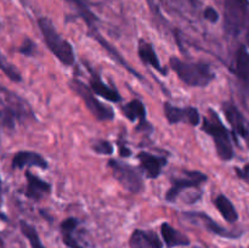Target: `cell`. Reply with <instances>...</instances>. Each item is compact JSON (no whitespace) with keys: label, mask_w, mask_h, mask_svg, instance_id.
<instances>
[{"label":"cell","mask_w":249,"mask_h":248,"mask_svg":"<svg viewBox=\"0 0 249 248\" xmlns=\"http://www.w3.org/2000/svg\"><path fill=\"white\" fill-rule=\"evenodd\" d=\"M170 67L178 78L189 87L204 88L215 79V73L208 63L187 62L179 57H172Z\"/></svg>","instance_id":"obj_1"},{"label":"cell","mask_w":249,"mask_h":248,"mask_svg":"<svg viewBox=\"0 0 249 248\" xmlns=\"http://www.w3.org/2000/svg\"><path fill=\"white\" fill-rule=\"evenodd\" d=\"M202 130L206 131L209 136L213 138L216 153L221 160L226 162V160L232 159L235 153H233L230 133L214 109H208V116L204 117L202 121Z\"/></svg>","instance_id":"obj_2"},{"label":"cell","mask_w":249,"mask_h":248,"mask_svg":"<svg viewBox=\"0 0 249 248\" xmlns=\"http://www.w3.org/2000/svg\"><path fill=\"white\" fill-rule=\"evenodd\" d=\"M38 24L39 29L43 34L44 41L49 50L53 53V55L56 56V58L65 66L74 65L75 53L72 44L61 36V34L56 31L53 22L46 17H43L39 19Z\"/></svg>","instance_id":"obj_3"},{"label":"cell","mask_w":249,"mask_h":248,"mask_svg":"<svg viewBox=\"0 0 249 248\" xmlns=\"http://www.w3.org/2000/svg\"><path fill=\"white\" fill-rule=\"evenodd\" d=\"M70 88L84 101L87 108L97 121L108 122L114 118L113 109L99 101L94 92L90 90L89 85H85V83H83L82 80L73 78L72 80H70Z\"/></svg>","instance_id":"obj_4"},{"label":"cell","mask_w":249,"mask_h":248,"mask_svg":"<svg viewBox=\"0 0 249 248\" xmlns=\"http://www.w3.org/2000/svg\"><path fill=\"white\" fill-rule=\"evenodd\" d=\"M108 168L111 169L114 179L122 185L125 190L139 194L143 189L142 175L138 168L129 165L126 163L121 162L118 159H109L107 163Z\"/></svg>","instance_id":"obj_5"},{"label":"cell","mask_w":249,"mask_h":248,"mask_svg":"<svg viewBox=\"0 0 249 248\" xmlns=\"http://www.w3.org/2000/svg\"><path fill=\"white\" fill-rule=\"evenodd\" d=\"M248 21V7L246 0H225V26L226 32L238 35L245 29Z\"/></svg>","instance_id":"obj_6"},{"label":"cell","mask_w":249,"mask_h":248,"mask_svg":"<svg viewBox=\"0 0 249 248\" xmlns=\"http://www.w3.org/2000/svg\"><path fill=\"white\" fill-rule=\"evenodd\" d=\"M207 179H208L207 175L204 173L198 172V170L184 172V175H181L180 177H174L172 180V186L165 194V199L168 202H174L184 190L196 189V187L204 184Z\"/></svg>","instance_id":"obj_7"},{"label":"cell","mask_w":249,"mask_h":248,"mask_svg":"<svg viewBox=\"0 0 249 248\" xmlns=\"http://www.w3.org/2000/svg\"><path fill=\"white\" fill-rule=\"evenodd\" d=\"M163 109L165 118L170 124L187 123L192 126H197L201 123V114L195 107H177L169 102H165Z\"/></svg>","instance_id":"obj_8"},{"label":"cell","mask_w":249,"mask_h":248,"mask_svg":"<svg viewBox=\"0 0 249 248\" xmlns=\"http://www.w3.org/2000/svg\"><path fill=\"white\" fill-rule=\"evenodd\" d=\"M223 111L226 119L230 123L232 131L237 136H241L245 140H249V128L245 116L241 113L240 109L231 102H224Z\"/></svg>","instance_id":"obj_9"},{"label":"cell","mask_w":249,"mask_h":248,"mask_svg":"<svg viewBox=\"0 0 249 248\" xmlns=\"http://www.w3.org/2000/svg\"><path fill=\"white\" fill-rule=\"evenodd\" d=\"M184 215L186 216L187 219H190L191 223H198L199 221V224L203 225L204 229H207L209 232L214 233V235H218L226 238H237L241 236L240 232H233V231H230L228 230V229L220 226L218 223H215L211 216H208L204 213H199V212H186Z\"/></svg>","instance_id":"obj_10"},{"label":"cell","mask_w":249,"mask_h":248,"mask_svg":"<svg viewBox=\"0 0 249 248\" xmlns=\"http://www.w3.org/2000/svg\"><path fill=\"white\" fill-rule=\"evenodd\" d=\"M140 167L145 172L146 177L150 179H157L162 174L163 168L167 164V159L162 156H156L148 152H140L138 155Z\"/></svg>","instance_id":"obj_11"},{"label":"cell","mask_w":249,"mask_h":248,"mask_svg":"<svg viewBox=\"0 0 249 248\" xmlns=\"http://www.w3.org/2000/svg\"><path fill=\"white\" fill-rule=\"evenodd\" d=\"M130 248H163V242L155 231L134 230L129 238Z\"/></svg>","instance_id":"obj_12"},{"label":"cell","mask_w":249,"mask_h":248,"mask_svg":"<svg viewBox=\"0 0 249 248\" xmlns=\"http://www.w3.org/2000/svg\"><path fill=\"white\" fill-rule=\"evenodd\" d=\"M24 167H36L46 169L49 167L48 160L39 153L33 151H19L12 158V168L22 169Z\"/></svg>","instance_id":"obj_13"},{"label":"cell","mask_w":249,"mask_h":248,"mask_svg":"<svg viewBox=\"0 0 249 248\" xmlns=\"http://www.w3.org/2000/svg\"><path fill=\"white\" fill-rule=\"evenodd\" d=\"M27 187H26V196L34 202H38L43 198L44 196L50 194L51 185L49 182L44 181L36 175L32 174L31 172H26Z\"/></svg>","instance_id":"obj_14"},{"label":"cell","mask_w":249,"mask_h":248,"mask_svg":"<svg viewBox=\"0 0 249 248\" xmlns=\"http://www.w3.org/2000/svg\"><path fill=\"white\" fill-rule=\"evenodd\" d=\"M89 88L95 95L104 97L105 100L113 104H118L122 101V96L116 88H111L101 80V78L96 73L91 72V77L89 79Z\"/></svg>","instance_id":"obj_15"},{"label":"cell","mask_w":249,"mask_h":248,"mask_svg":"<svg viewBox=\"0 0 249 248\" xmlns=\"http://www.w3.org/2000/svg\"><path fill=\"white\" fill-rule=\"evenodd\" d=\"M138 53L140 56V60L142 61L145 65H150L151 67L155 68L156 71L160 73V74L167 75V71L162 67L160 65V61L158 58L157 53H156L155 49H153V45L148 41L143 40V39H140L138 46Z\"/></svg>","instance_id":"obj_16"},{"label":"cell","mask_w":249,"mask_h":248,"mask_svg":"<svg viewBox=\"0 0 249 248\" xmlns=\"http://www.w3.org/2000/svg\"><path fill=\"white\" fill-rule=\"evenodd\" d=\"M160 232H162L163 241H164L168 248L179 247V246L184 247V246L190 245L189 237L175 228H173L170 224L163 223L162 226H160Z\"/></svg>","instance_id":"obj_17"},{"label":"cell","mask_w":249,"mask_h":248,"mask_svg":"<svg viewBox=\"0 0 249 248\" xmlns=\"http://www.w3.org/2000/svg\"><path fill=\"white\" fill-rule=\"evenodd\" d=\"M122 112L130 122L139 121L140 126L148 125L147 121H146V107L140 100H133L122 106Z\"/></svg>","instance_id":"obj_18"},{"label":"cell","mask_w":249,"mask_h":248,"mask_svg":"<svg viewBox=\"0 0 249 248\" xmlns=\"http://www.w3.org/2000/svg\"><path fill=\"white\" fill-rule=\"evenodd\" d=\"M90 34H91V35H92V38H94V39H96V40H97V43H99L100 45H101L102 48H104L105 50H106L107 53H109V56H112V57H113L114 60H116V62H117V63H119V65H121L122 67H124V68H125V70L128 71V72H130L131 74H134V75H135V77L138 78V79L142 80V77H141V75H140V73H139V72H136V71L134 70L133 67H130V65H129V63L126 62L125 60H124V57H123V56H122L121 53H119L118 51L116 50V49H114V46H112L111 44L108 43V41H107V40H105V39L102 38V36L100 35V34L97 33L96 31H94V32H92V33H90Z\"/></svg>","instance_id":"obj_19"},{"label":"cell","mask_w":249,"mask_h":248,"mask_svg":"<svg viewBox=\"0 0 249 248\" xmlns=\"http://www.w3.org/2000/svg\"><path fill=\"white\" fill-rule=\"evenodd\" d=\"M78 219L75 218H67L61 223V233H62L63 243L67 246L68 248H84L77 238L74 237V231L78 226Z\"/></svg>","instance_id":"obj_20"},{"label":"cell","mask_w":249,"mask_h":248,"mask_svg":"<svg viewBox=\"0 0 249 248\" xmlns=\"http://www.w3.org/2000/svg\"><path fill=\"white\" fill-rule=\"evenodd\" d=\"M214 204H215L216 209L219 213L221 214L224 219L229 223H235L238 220V213L236 211L235 206L232 202L225 196V195H219L215 199H214Z\"/></svg>","instance_id":"obj_21"},{"label":"cell","mask_w":249,"mask_h":248,"mask_svg":"<svg viewBox=\"0 0 249 248\" xmlns=\"http://www.w3.org/2000/svg\"><path fill=\"white\" fill-rule=\"evenodd\" d=\"M235 73L243 82L249 83V53L245 48H240L236 53Z\"/></svg>","instance_id":"obj_22"},{"label":"cell","mask_w":249,"mask_h":248,"mask_svg":"<svg viewBox=\"0 0 249 248\" xmlns=\"http://www.w3.org/2000/svg\"><path fill=\"white\" fill-rule=\"evenodd\" d=\"M19 228H21V231L24 235V237L31 243V248H45L43 246V243H41L38 232H36V228L33 225L28 224L27 221L22 220L19 223Z\"/></svg>","instance_id":"obj_23"},{"label":"cell","mask_w":249,"mask_h":248,"mask_svg":"<svg viewBox=\"0 0 249 248\" xmlns=\"http://www.w3.org/2000/svg\"><path fill=\"white\" fill-rule=\"evenodd\" d=\"M0 70H1L2 72L5 73V75H6L10 80H12V82L18 83L22 80L19 71L5 58V56L2 55L1 51H0Z\"/></svg>","instance_id":"obj_24"},{"label":"cell","mask_w":249,"mask_h":248,"mask_svg":"<svg viewBox=\"0 0 249 248\" xmlns=\"http://www.w3.org/2000/svg\"><path fill=\"white\" fill-rule=\"evenodd\" d=\"M92 150L97 155H112L114 151V146L107 140H96L92 142Z\"/></svg>","instance_id":"obj_25"},{"label":"cell","mask_w":249,"mask_h":248,"mask_svg":"<svg viewBox=\"0 0 249 248\" xmlns=\"http://www.w3.org/2000/svg\"><path fill=\"white\" fill-rule=\"evenodd\" d=\"M36 44H34V41L32 40V39L29 38H26L23 40V43L21 44V46H19L18 49V53H22V55L27 56V57H31V56H33L34 53H36Z\"/></svg>","instance_id":"obj_26"},{"label":"cell","mask_w":249,"mask_h":248,"mask_svg":"<svg viewBox=\"0 0 249 248\" xmlns=\"http://www.w3.org/2000/svg\"><path fill=\"white\" fill-rule=\"evenodd\" d=\"M203 16L207 21L212 22V23H216L219 21V14L215 9L213 7H207L203 11Z\"/></svg>","instance_id":"obj_27"},{"label":"cell","mask_w":249,"mask_h":248,"mask_svg":"<svg viewBox=\"0 0 249 248\" xmlns=\"http://www.w3.org/2000/svg\"><path fill=\"white\" fill-rule=\"evenodd\" d=\"M2 202V185H1V179H0V207H1Z\"/></svg>","instance_id":"obj_28"},{"label":"cell","mask_w":249,"mask_h":248,"mask_svg":"<svg viewBox=\"0 0 249 248\" xmlns=\"http://www.w3.org/2000/svg\"><path fill=\"white\" fill-rule=\"evenodd\" d=\"M0 216H1V215H0Z\"/></svg>","instance_id":"obj_29"}]
</instances>
